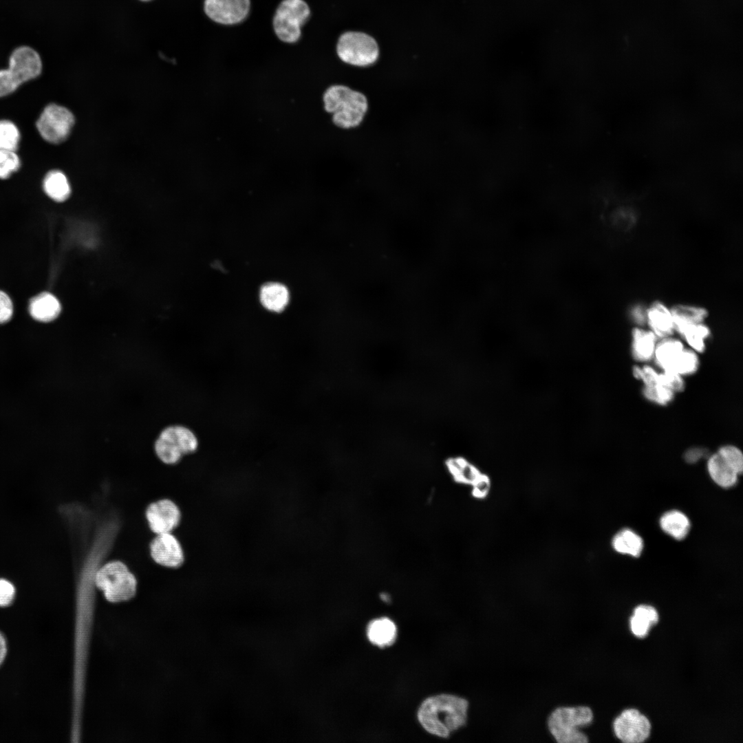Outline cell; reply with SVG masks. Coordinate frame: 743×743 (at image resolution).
I'll return each instance as SVG.
<instances>
[{
    "label": "cell",
    "mask_w": 743,
    "mask_h": 743,
    "mask_svg": "<svg viewBox=\"0 0 743 743\" xmlns=\"http://www.w3.org/2000/svg\"><path fill=\"white\" fill-rule=\"evenodd\" d=\"M310 14V8L303 0L282 1L273 18L276 35L285 43H295L301 36V27L307 21Z\"/></svg>",
    "instance_id": "cell-7"
},
{
    "label": "cell",
    "mask_w": 743,
    "mask_h": 743,
    "mask_svg": "<svg viewBox=\"0 0 743 743\" xmlns=\"http://www.w3.org/2000/svg\"><path fill=\"white\" fill-rule=\"evenodd\" d=\"M644 396L650 401L659 405H666L674 398V392L665 386L658 383L652 386H645Z\"/></svg>",
    "instance_id": "cell-31"
},
{
    "label": "cell",
    "mask_w": 743,
    "mask_h": 743,
    "mask_svg": "<svg viewBox=\"0 0 743 743\" xmlns=\"http://www.w3.org/2000/svg\"><path fill=\"white\" fill-rule=\"evenodd\" d=\"M612 544L616 552L632 557H638L643 548L642 538L628 528L621 530L616 534Z\"/></svg>",
    "instance_id": "cell-26"
},
{
    "label": "cell",
    "mask_w": 743,
    "mask_h": 743,
    "mask_svg": "<svg viewBox=\"0 0 743 743\" xmlns=\"http://www.w3.org/2000/svg\"><path fill=\"white\" fill-rule=\"evenodd\" d=\"M593 713L588 707H559L550 714L548 726L555 740L560 743H586L588 737L577 727L590 724Z\"/></svg>",
    "instance_id": "cell-4"
},
{
    "label": "cell",
    "mask_w": 743,
    "mask_h": 743,
    "mask_svg": "<svg viewBox=\"0 0 743 743\" xmlns=\"http://www.w3.org/2000/svg\"><path fill=\"white\" fill-rule=\"evenodd\" d=\"M683 349V345L680 341L666 337L656 344L654 356L660 367L663 370H669Z\"/></svg>",
    "instance_id": "cell-24"
},
{
    "label": "cell",
    "mask_w": 743,
    "mask_h": 743,
    "mask_svg": "<svg viewBox=\"0 0 743 743\" xmlns=\"http://www.w3.org/2000/svg\"><path fill=\"white\" fill-rule=\"evenodd\" d=\"M15 590L8 581L0 579V606L9 605L14 599Z\"/></svg>",
    "instance_id": "cell-37"
},
{
    "label": "cell",
    "mask_w": 743,
    "mask_h": 743,
    "mask_svg": "<svg viewBox=\"0 0 743 743\" xmlns=\"http://www.w3.org/2000/svg\"><path fill=\"white\" fill-rule=\"evenodd\" d=\"M94 583L103 591L105 599L114 603L131 599L137 590L135 576L120 561H111L98 568L94 573Z\"/></svg>",
    "instance_id": "cell-3"
},
{
    "label": "cell",
    "mask_w": 743,
    "mask_h": 743,
    "mask_svg": "<svg viewBox=\"0 0 743 743\" xmlns=\"http://www.w3.org/2000/svg\"><path fill=\"white\" fill-rule=\"evenodd\" d=\"M198 446L195 435L189 429L179 425L164 429L155 442V451L160 460L167 464L180 461L182 455L194 452Z\"/></svg>",
    "instance_id": "cell-6"
},
{
    "label": "cell",
    "mask_w": 743,
    "mask_h": 743,
    "mask_svg": "<svg viewBox=\"0 0 743 743\" xmlns=\"http://www.w3.org/2000/svg\"><path fill=\"white\" fill-rule=\"evenodd\" d=\"M674 330L680 334L689 326L702 323L707 315L705 309L691 306L679 305L671 310Z\"/></svg>",
    "instance_id": "cell-22"
},
{
    "label": "cell",
    "mask_w": 743,
    "mask_h": 743,
    "mask_svg": "<svg viewBox=\"0 0 743 743\" xmlns=\"http://www.w3.org/2000/svg\"><path fill=\"white\" fill-rule=\"evenodd\" d=\"M250 0H205L204 11L215 22L233 25L242 21L248 15Z\"/></svg>",
    "instance_id": "cell-11"
},
{
    "label": "cell",
    "mask_w": 743,
    "mask_h": 743,
    "mask_svg": "<svg viewBox=\"0 0 743 743\" xmlns=\"http://www.w3.org/2000/svg\"><path fill=\"white\" fill-rule=\"evenodd\" d=\"M718 453L738 475L741 474L743 471V455L737 447L726 445L721 447Z\"/></svg>",
    "instance_id": "cell-32"
},
{
    "label": "cell",
    "mask_w": 743,
    "mask_h": 743,
    "mask_svg": "<svg viewBox=\"0 0 743 743\" xmlns=\"http://www.w3.org/2000/svg\"><path fill=\"white\" fill-rule=\"evenodd\" d=\"M658 382L674 392L682 391L685 385L681 375L669 370L658 374Z\"/></svg>",
    "instance_id": "cell-33"
},
{
    "label": "cell",
    "mask_w": 743,
    "mask_h": 743,
    "mask_svg": "<svg viewBox=\"0 0 743 743\" xmlns=\"http://www.w3.org/2000/svg\"><path fill=\"white\" fill-rule=\"evenodd\" d=\"M396 632L395 623L388 618L373 620L367 630L369 641L380 647L391 645L396 640Z\"/></svg>",
    "instance_id": "cell-19"
},
{
    "label": "cell",
    "mask_w": 743,
    "mask_h": 743,
    "mask_svg": "<svg viewBox=\"0 0 743 743\" xmlns=\"http://www.w3.org/2000/svg\"><path fill=\"white\" fill-rule=\"evenodd\" d=\"M150 554L158 564L167 568H177L184 562L182 546L171 532L156 535L150 543Z\"/></svg>",
    "instance_id": "cell-13"
},
{
    "label": "cell",
    "mask_w": 743,
    "mask_h": 743,
    "mask_svg": "<svg viewBox=\"0 0 743 743\" xmlns=\"http://www.w3.org/2000/svg\"><path fill=\"white\" fill-rule=\"evenodd\" d=\"M336 53L346 65L356 68L373 66L379 58V47L375 39L363 32H347L338 39Z\"/></svg>",
    "instance_id": "cell-5"
},
{
    "label": "cell",
    "mask_w": 743,
    "mask_h": 743,
    "mask_svg": "<svg viewBox=\"0 0 743 743\" xmlns=\"http://www.w3.org/2000/svg\"><path fill=\"white\" fill-rule=\"evenodd\" d=\"M20 131L10 120H0V149L17 151L20 142Z\"/></svg>",
    "instance_id": "cell-28"
},
{
    "label": "cell",
    "mask_w": 743,
    "mask_h": 743,
    "mask_svg": "<svg viewBox=\"0 0 743 743\" xmlns=\"http://www.w3.org/2000/svg\"><path fill=\"white\" fill-rule=\"evenodd\" d=\"M21 166V160L16 151L0 149V179H7Z\"/></svg>",
    "instance_id": "cell-30"
},
{
    "label": "cell",
    "mask_w": 743,
    "mask_h": 743,
    "mask_svg": "<svg viewBox=\"0 0 743 743\" xmlns=\"http://www.w3.org/2000/svg\"><path fill=\"white\" fill-rule=\"evenodd\" d=\"M646 320L651 331L659 338L669 337L674 332V322L671 312L664 304L654 303L646 312Z\"/></svg>",
    "instance_id": "cell-16"
},
{
    "label": "cell",
    "mask_w": 743,
    "mask_h": 743,
    "mask_svg": "<svg viewBox=\"0 0 743 743\" xmlns=\"http://www.w3.org/2000/svg\"><path fill=\"white\" fill-rule=\"evenodd\" d=\"M146 518L150 529L156 535L171 532L180 524L181 513L170 499L153 502L146 510Z\"/></svg>",
    "instance_id": "cell-10"
},
{
    "label": "cell",
    "mask_w": 743,
    "mask_h": 743,
    "mask_svg": "<svg viewBox=\"0 0 743 743\" xmlns=\"http://www.w3.org/2000/svg\"><path fill=\"white\" fill-rule=\"evenodd\" d=\"M471 495L477 499H484L488 497L491 488L490 476L484 473L479 480L471 486Z\"/></svg>",
    "instance_id": "cell-35"
},
{
    "label": "cell",
    "mask_w": 743,
    "mask_h": 743,
    "mask_svg": "<svg viewBox=\"0 0 743 743\" xmlns=\"http://www.w3.org/2000/svg\"><path fill=\"white\" fill-rule=\"evenodd\" d=\"M707 469L711 479L721 487L730 488L737 481L738 474L718 453L710 456Z\"/></svg>",
    "instance_id": "cell-20"
},
{
    "label": "cell",
    "mask_w": 743,
    "mask_h": 743,
    "mask_svg": "<svg viewBox=\"0 0 743 743\" xmlns=\"http://www.w3.org/2000/svg\"><path fill=\"white\" fill-rule=\"evenodd\" d=\"M6 643L4 636L0 633V665L3 663L6 654Z\"/></svg>",
    "instance_id": "cell-39"
},
{
    "label": "cell",
    "mask_w": 743,
    "mask_h": 743,
    "mask_svg": "<svg viewBox=\"0 0 743 743\" xmlns=\"http://www.w3.org/2000/svg\"><path fill=\"white\" fill-rule=\"evenodd\" d=\"M14 314V304L10 295L0 290V325L9 322Z\"/></svg>",
    "instance_id": "cell-36"
},
{
    "label": "cell",
    "mask_w": 743,
    "mask_h": 743,
    "mask_svg": "<svg viewBox=\"0 0 743 743\" xmlns=\"http://www.w3.org/2000/svg\"><path fill=\"white\" fill-rule=\"evenodd\" d=\"M8 69L21 85L39 76L42 70V62L40 56L34 50L28 46H22L12 53Z\"/></svg>",
    "instance_id": "cell-12"
},
{
    "label": "cell",
    "mask_w": 743,
    "mask_h": 743,
    "mask_svg": "<svg viewBox=\"0 0 743 743\" xmlns=\"http://www.w3.org/2000/svg\"><path fill=\"white\" fill-rule=\"evenodd\" d=\"M259 298L266 309L280 312L288 303L289 292L285 286L279 283H268L261 287Z\"/></svg>",
    "instance_id": "cell-17"
},
{
    "label": "cell",
    "mask_w": 743,
    "mask_h": 743,
    "mask_svg": "<svg viewBox=\"0 0 743 743\" xmlns=\"http://www.w3.org/2000/svg\"><path fill=\"white\" fill-rule=\"evenodd\" d=\"M660 525L665 532L676 539H684L690 528L688 517L678 510L665 513L660 518Z\"/></svg>",
    "instance_id": "cell-25"
},
{
    "label": "cell",
    "mask_w": 743,
    "mask_h": 743,
    "mask_svg": "<svg viewBox=\"0 0 743 743\" xmlns=\"http://www.w3.org/2000/svg\"><path fill=\"white\" fill-rule=\"evenodd\" d=\"M61 304L57 297L49 292H42L32 297L28 312L31 317L40 323H50L58 318Z\"/></svg>",
    "instance_id": "cell-14"
},
{
    "label": "cell",
    "mask_w": 743,
    "mask_h": 743,
    "mask_svg": "<svg viewBox=\"0 0 743 743\" xmlns=\"http://www.w3.org/2000/svg\"><path fill=\"white\" fill-rule=\"evenodd\" d=\"M657 336L652 332L635 328L632 332V354L635 359L647 361L654 356Z\"/></svg>",
    "instance_id": "cell-23"
},
{
    "label": "cell",
    "mask_w": 743,
    "mask_h": 743,
    "mask_svg": "<svg viewBox=\"0 0 743 743\" xmlns=\"http://www.w3.org/2000/svg\"><path fill=\"white\" fill-rule=\"evenodd\" d=\"M704 453V451L700 449H692L686 453V460L688 462H695L703 456Z\"/></svg>",
    "instance_id": "cell-38"
},
{
    "label": "cell",
    "mask_w": 743,
    "mask_h": 743,
    "mask_svg": "<svg viewBox=\"0 0 743 743\" xmlns=\"http://www.w3.org/2000/svg\"><path fill=\"white\" fill-rule=\"evenodd\" d=\"M144 1H146V0H144Z\"/></svg>",
    "instance_id": "cell-40"
},
{
    "label": "cell",
    "mask_w": 743,
    "mask_h": 743,
    "mask_svg": "<svg viewBox=\"0 0 743 743\" xmlns=\"http://www.w3.org/2000/svg\"><path fill=\"white\" fill-rule=\"evenodd\" d=\"M322 101L333 125L343 130L359 127L369 109L368 98L364 93L341 83L325 88Z\"/></svg>",
    "instance_id": "cell-2"
},
{
    "label": "cell",
    "mask_w": 743,
    "mask_h": 743,
    "mask_svg": "<svg viewBox=\"0 0 743 743\" xmlns=\"http://www.w3.org/2000/svg\"><path fill=\"white\" fill-rule=\"evenodd\" d=\"M659 618L657 610L653 606L640 605L635 607L630 618V629L633 634L638 638H644L649 633L652 625L658 623Z\"/></svg>",
    "instance_id": "cell-21"
},
{
    "label": "cell",
    "mask_w": 743,
    "mask_h": 743,
    "mask_svg": "<svg viewBox=\"0 0 743 743\" xmlns=\"http://www.w3.org/2000/svg\"><path fill=\"white\" fill-rule=\"evenodd\" d=\"M446 467L452 478L461 484L471 486L483 475L478 466L463 456H453L446 462Z\"/></svg>",
    "instance_id": "cell-15"
},
{
    "label": "cell",
    "mask_w": 743,
    "mask_h": 743,
    "mask_svg": "<svg viewBox=\"0 0 743 743\" xmlns=\"http://www.w3.org/2000/svg\"><path fill=\"white\" fill-rule=\"evenodd\" d=\"M616 737L625 743H640L647 740L651 731L649 719L636 709L624 710L614 721Z\"/></svg>",
    "instance_id": "cell-9"
},
{
    "label": "cell",
    "mask_w": 743,
    "mask_h": 743,
    "mask_svg": "<svg viewBox=\"0 0 743 743\" xmlns=\"http://www.w3.org/2000/svg\"><path fill=\"white\" fill-rule=\"evenodd\" d=\"M699 360L693 350L684 349L677 358L669 371L674 372L681 376L694 373L698 367Z\"/></svg>",
    "instance_id": "cell-29"
},
{
    "label": "cell",
    "mask_w": 743,
    "mask_h": 743,
    "mask_svg": "<svg viewBox=\"0 0 743 743\" xmlns=\"http://www.w3.org/2000/svg\"><path fill=\"white\" fill-rule=\"evenodd\" d=\"M43 189L45 193L56 202H63L71 195V186L66 175L59 170L49 171L44 177Z\"/></svg>",
    "instance_id": "cell-18"
},
{
    "label": "cell",
    "mask_w": 743,
    "mask_h": 743,
    "mask_svg": "<svg viewBox=\"0 0 743 743\" xmlns=\"http://www.w3.org/2000/svg\"><path fill=\"white\" fill-rule=\"evenodd\" d=\"M74 122V116L68 109L57 104H50L40 114L36 127L45 141L59 144L69 137Z\"/></svg>",
    "instance_id": "cell-8"
},
{
    "label": "cell",
    "mask_w": 743,
    "mask_h": 743,
    "mask_svg": "<svg viewBox=\"0 0 743 743\" xmlns=\"http://www.w3.org/2000/svg\"><path fill=\"white\" fill-rule=\"evenodd\" d=\"M468 702L460 697L442 694L430 697L420 705L418 718L424 729L433 735L447 737L465 724Z\"/></svg>",
    "instance_id": "cell-1"
},
{
    "label": "cell",
    "mask_w": 743,
    "mask_h": 743,
    "mask_svg": "<svg viewBox=\"0 0 743 743\" xmlns=\"http://www.w3.org/2000/svg\"><path fill=\"white\" fill-rule=\"evenodd\" d=\"M710 331L702 323L691 325L680 334L690 347L698 352H702L705 347L704 341L709 336Z\"/></svg>",
    "instance_id": "cell-27"
},
{
    "label": "cell",
    "mask_w": 743,
    "mask_h": 743,
    "mask_svg": "<svg viewBox=\"0 0 743 743\" xmlns=\"http://www.w3.org/2000/svg\"><path fill=\"white\" fill-rule=\"evenodd\" d=\"M20 85L8 69H0V97L12 94Z\"/></svg>",
    "instance_id": "cell-34"
}]
</instances>
